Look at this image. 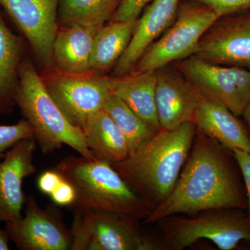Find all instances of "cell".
<instances>
[{
	"label": "cell",
	"instance_id": "d4e9b609",
	"mask_svg": "<svg viewBox=\"0 0 250 250\" xmlns=\"http://www.w3.org/2000/svg\"><path fill=\"white\" fill-rule=\"evenodd\" d=\"M213 11L219 18L250 9V0H195Z\"/></svg>",
	"mask_w": 250,
	"mask_h": 250
},
{
	"label": "cell",
	"instance_id": "7c38bea8",
	"mask_svg": "<svg viewBox=\"0 0 250 250\" xmlns=\"http://www.w3.org/2000/svg\"><path fill=\"white\" fill-rule=\"evenodd\" d=\"M34 136L15 144L0 161V222L9 223L22 216L25 205L23 181L36 172Z\"/></svg>",
	"mask_w": 250,
	"mask_h": 250
},
{
	"label": "cell",
	"instance_id": "f1b7e54d",
	"mask_svg": "<svg viewBox=\"0 0 250 250\" xmlns=\"http://www.w3.org/2000/svg\"><path fill=\"white\" fill-rule=\"evenodd\" d=\"M63 178L57 169L44 171L37 179L39 190L45 195H49L55 190Z\"/></svg>",
	"mask_w": 250,
	"mask_h": 250
},
{
	"label": "cell",
	"instance_id": "ffe728a7",
	"mask_svg": "<svg viewBox=\"0 0 250 250\" xmlns=\"http://www.w3.org/2000/svg\"><path fill=\"white\" fill-rule=\"evenodd\" d=\"M24 45L0 14V115H9L16 104L14 92L22 62Z\"/></svg>",
	"mask_w": 250,
	"mask_h": 250
},
{
	"label": "cell",
	"instance_id": "8fae6325",
	"mask_svg": "<svg viewBox=\"0 0 250 250\" xmlns=\"http://www.w3.org/2000/svg\"><path fill=\"white\" fill-rule=\"evenodd\" d=\"M60 0H0L15 24L46 66L53 62Z\"/></svg>",
	"mask_w": 250,
	"mask_h": 250
},
{
	"label": "cell",
	"instance_id": "603a6c76",
	"mask_svg": "<svg viewBox=\"0 0 250 250\" xmlns=\"http://www.w3.org/2000/svg\"><path fill=\"white\" fill-rule=\"evenodd\" d=\"M103 110L111 117L123 131L129 147V154L158 132L113 93L108 95L104 103Z\"/></svg>",
	"mask_w": 250,
	"mask_h": 250
},
{
	"label": "cell",
	"instance_id": "9a60e30c",
	"mask_svg": "<svg viewBox=\"0 0 250 250\" xmlns=\"http://www.w3.org/2000/svg\"><path fill=\"white\" fill-rule=\"evenodd\" d=\"M179 0H154L140 19L127 48L115 65L116 77L127 75L140 59L176 17Z\"/></svg>",
	"mask_w": 250,
	"mask_h": 250
},
{
	"label": "cell",
	"instance_id": "7a4b0ae2",
	"mask_svg": "<svg viewBox=\"0 0 250 250\" xmlns=\"http://www.w3.org/2000/svg\"><path fill=\"white\" fill-rule=\"evenodd\" d=\"M188 122L173 130H160L124 160L111 164L138 195L154 208L173 190L196 134Z\"/></svg>",
	"mask_w": 250,
	"mask_h": 250
},
{
	"label": "cell",
	"instance_id": "f546056e",
	"mask_svg": "<svg viewBox=\"0 0 250 250\" xmlns=\"http://www.w3.org/2000/svg\"><path fill=\"white\" fill-rule=\"evenodd\" d=\"M10 238L6 229L0 228V250H8L10 249Z\"/></svg>",
	"mask_w": 250,
	"mask_h": 250
},
{
	"label": "cell",
	"instance_id": "8992f818",
	"mask_svg": "<svg viewBox=\"0 0 250 250\" xmlns=\"http://www.w3.org/2000/svg\"><path fill=\"white\" fill-rule=\"evenodd\" d=\"M71 250H155L158 242L143 233L139 219L95 209L73 210Z\"/></svg>",
	"mask_w": 250,
	"mask_h": 250
},
{
	"label": "cell",
	"instance_id": "2e32d148",
	"mask_svg": "<svg viewBox=\"0 0 250 250\" xmlns=\"http://www.w3.org/2000/svg\"><path fill=\"white\" fill-rule=\"evenodd\" d=\"M225 105L201 98L193 123L199 131L232 152H250V134L244 124Z\"/></svg>",
	"mask_w": 250,
	"mask_h": 250
},
{
	"label": "cell",
	"instance_id": "7402d4cb",
	"mask_svg": "<svg viewBox=\"0 0 250 250\" xmlns=\"http://www.w3.org/2000/svg\"><path fill=\"white\" fill-rule=\"evenodd\" d=\"M119 3V0H60L59 19L63 27L76 24L103 27Z\"/></svg>",
	"mask_w": 250,
	"mask_h": 250
},
{
	"label": "cell",
	"instance_id": "ac0fdd59",
	"mask_svg": "<svg viewBox=\"0 0 250 250\" xmlns=\"http://www.w3.org/2000/svg\"><path fill=\"white\" fill-rule=\"evenodd\" d=\"M157 71L131 73L112 81L111 93L119 97L149 126L160 131L156 105Z\"/></svg>",
	"mask_w": 250,
	"mask_h": 250
},
{
	"label": "cell",
	"instance_id": "d6986e66",
	"mask_svg": "<svg viewBox=\"0 0 250 250\" xmlns=\"http://www.w3.org/2000/svg\"><path fill=\"white\" fill-rule=\"evenodd\" d=\"M82 131L95 159L111 164L124 160L129 155L124 134L103 109L90 116Z\"/></svg>",
	"mask_w": 250,
	"mask_h": 250
},
{
	"label": "cell",
	"instance_id": "1f68e13d",
	"mask_svg": "<svg viewBox=\"0 0 250 250\" xmlns=\"http://www.w3.org/2000/svg\"><path fill=\"white\" fill-rule=\"evenodd\" d=\"M248 219H249V220H250V217H248Z\"/></svg>",
	"mask_w": 250,
	"mask_h": 250
},
{
	"label": "cell",
	"instance_id": "3957f363",
	"mask_svg": "<svg viewBox=\"0 0 250 250\" xmlns=\"http://www.w3.org/2000/svg\"><path fill=\"white\" fill-rule=\"evenodd\" d=\"M54 168L76 189V201L69 207L72 211L106 210L141 220L154 209L107 161L70 155L61 160Z\"/></svg>",
	"mask_w": 250,
	"mask_h": 250
},
{
	"label": "cell",
	"instance_id": "6da1fadb",
	"mask_svg": "<svg viewBox=\"0 0 250 250\" xmlns=\"http://www.w3.org/2000/svg\"><path fill=\"white\" fill-rule=\"evenodd\" d=\"M246 187L233 152L197 129L190 154L168 197L144 223L207 210H246Z\"/></svg>",
	"mask_w": 250,
	"mask_h": 250
},
{
	"label": "cell",
	"instance_id": "9c48e42d",
	"mask_svg": "<svg viewBox=\"0 0 250 250\" xmlns=\"http://www.w3.org/2000/svg\"><path fill=\"white\" fill-rule=\"evenodd\" d=\"M43 80L56 104L74 126L82 130L90 116L103 109L112 90L113 78L95 75L63 73L59 70Z\"/></svg>",
	"mask_w": 250,
	"mask_h": 250
},
{
	"label": "cell",
	"instance_id": "4316f807",
	"mask_svg": "<svg viewBox=\"0 0 250 250\" xmlns=\"http://www.w3.org/2000/svg\"><path fill=\"white\" fill-rule=\"evenodd\" d=\"M49 197L54 205L69 208L76 201V189L71 182L63 177L58 187Z\"/></svg>",
	"mask_w": 250,
	"mask_h": 250
},
{
	"label": "cell",
	"instance_id": "277c9868",
	"mask_svg": "<svg viewBox=\"0 0 250 250\" xmlns=\"http://www.w3.org/2000/svg\"><path fill=\"white\" fill-rule=\"evenodd\" d=\"M14 98L32 127L37 146L43 154H51L65 145L80 156L95 159L87 146L83 131L64 116L29 60L23 59L20 65Z\"/></svg>",
	"mask_w": 250,
	"mask_h": 250
},
{
	"label": "cell",
	"instance_id": "484cf974",
	"mask_svg": "<svg viewBox=\"0 0 250 250\" xmlns=\"http://www.w3.org/2000/svg\"><path fill=\"white\" fill-rule=\"evenodd\" d=\"M151 0H121L112 22L131 21L138 19L145 6Z\"/></svg>",
	"mask_w": 250,
	"mask_h": 250
},
{
	"label": "cell",
	"instance_id": "ba28073f",
	"mask_svg": "<svg viewBox=\"0 0 250 250\" xmlns=\"http://www.w3.org/2000/svg\"><path fill=\"white\" fill-rule=\"evenodd\" d=\"M218 18L207 7L181 10L173 26L148 48L131 73L157 71L195 54L202 36Z\"/></svg>",
	"mask_w": 250,
	"mask_h": 250
},
{
	"label": "cell",
	"instance_id": "30bf717a",
	"mask_svg": "<svg viewBox=\"0 0 250 250\" xmlns=\"http://www.w3.org/2000/svg\"><path fill=\"white\" fill-rule=\"evenodd\" d=\"M10 241L20 250H68L72 235L65 225L58 206L43 208L33 195L24 205V215L14 222L6 223Z\"/></svg>",
	"mask_w": 250,
	"mask_h": 250
},
{
	"label": "cell",
	"instance_id": "4fadbf2b",
	"mask_svg": "<svg viewBox=\"0 0 250 250\" xmlns=\"http://www.w3.org/2000/svg\"><path fill=\"white\" fill-rule=\"evenodd\" d=\"M194 54L213 63L250 68V15L219 24L201 39Z\"/></svg>",
	"mask_w": 250,
	"mask_h": 250
},
{
	"label": "cell",
	"instance_id": "5bb4252c",
	"mask_svg": "<svg viewBox=\"0 0 250 250\" xmlns=\"http://www.w3.org/2000/svg\"><path fill=\"white\" fill-rule=\"evenodd\" d=\"M202 97L188 81L170 72H157L156 105L161 130L193 122Z\"/></svg>",
	"mask_w": 250,
	"mask_h": 250
},
{
	"label": "cell",
	"instance_id": "83f0119b",
	"mask_svg": "<svg viewBox=\"0 0 250 250\" xmlns=\"http://www.w3.org/2000/svg\"><path fill=\"white\" fill-rule=\"evenodd\" d=\"M233 156L238 163L241 170L242 177L246 187L247 193V216H250V152L246 151L234 149L232 151Z\"/></svg>",
	"mask_w": 250,
	"mask_h": 250
},
{
	"label": "cell",
	"instance_id": "cb8c5ba5",
	"mask_svg": "<svg viewBox=\"0 0 250 250\" xmlns=\"http://www.w3.org/2000/svg\"><path fill=\"white\" fill-rule=\"evenodd\" d=\"M33 136L34 131L25 119L14 125H0V161L15 144Z\"/></svg>",
	"mask_w": 250,
	"mask_h": 250
},
{
	"label": "cell",
	"instance_id": "4dcf8cb0",
	"mask_svg": "<svg viewBox=\"0 0 250 250\" xmlns=\"http://www.w3.org/2000/svg\"><path fill=\"white\" fill-rule=\"evenodd\" d=\"M242 116L243 117L245 123H246L247 129L249 131L250 134V102L248 104V106L245 108Z\"/></svg>",
	"mask_w": 250,
	"mask_h": 250
},
{
	"label": "cell",
	"instance_id": "5b68a950",
	"mask_svg": "<svg viewBox=\"0 0 250 250\" xmlns=\"http://www.w3.org/2000/svg\"><path fill=\"white\" fill-rule=\"evenodd\" d=\"M200 213L193 218L170 216L158 222L168 248L182 250L202 239L222 250L236 249L242 242L250 243V220L246 210L223 208Z\"/></svg>",
	"mask_w": 250,
	"mask_h": 250
},
{
	"label": "cell",
	"instance_id": "44dd1931",
	"mask_svg": "<svg viewBox=\"0 0 250 250\" xmlns=\"http://www.w3.org/2000/svg\"><path fill=\"white\" fill-rule=\"evenodd\" d=\"M137 20L112 22L99 30L94 40L90 71L104 72L116 65L129 45Z\"/></svg>",
	"mask_w": 250,
	"mask_h": 250
},
{
	"label": "cell",
	"instance_id": "52a82bcc",
	"mask_svg": "<svg viewBox=\"0 0 250 250\" xmlns=\"http://www.w3.org/2000/svg\"><path fill=\"white\" fill-rule=\"evenodd\" d=\"M184 77L202 98L225 105L241 116L250 102V70L208 62L197 57L178 65Z\"/></svg>",
	"mask_w": 250,
	"mask_h": 250
},
{
	"label": "cell",
	"instance_id": "e0dca14e",
	"mask_svg": "<svg viewBox=\"0 0 250 250\" xmlns=\"http://www.w3.org/2000/svg\"><path fill=\"white\" fill-rule=\"evenodd\" d=\"M102 27L76 25L57 31L53 45V62L63 73L90 71V58L95 35Z\"/></svg>",
	"mask_w": 250,
	"mask_h": 250
}]
</instances>
